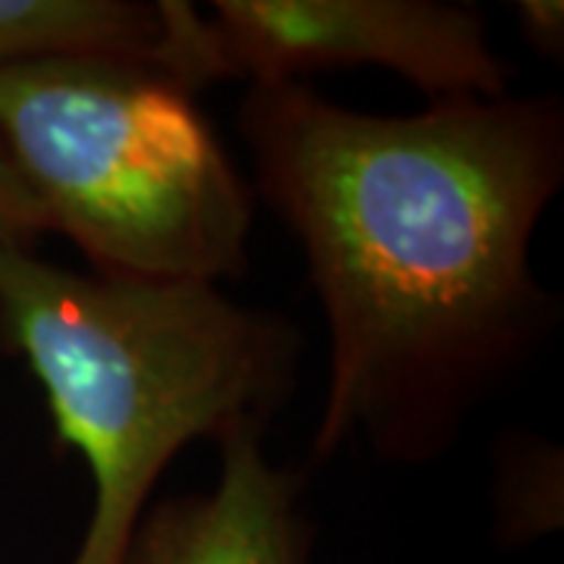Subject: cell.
Segmentation results:
<instances>
[{
  "label": "cell",
  "instance_id": "obj_9",
  "mask_svg": "<svg viewBox=\"0 0 564 564\" xmlns=\"http://www.w3.org/2000/svg\"><path fill=\"white\" fill-rule=\"evenodd\" d=\"M514 22L527 47L545 61L562 63L564 57V3L562 0H518Z\"/></svg>",
  "mask_w": 564,
  "mask_h": 564
},
{
  "label": "cell",
  "instance_id": "obj_3",
  "mask_svg": "<svg viewBox=\"0 0 564 564\" xmlns=\"http://www.w3.org/2000/svg\"><path fill=\"white\" fill-rule=\"evenodd\" d=\"M0 139L91 273L217 285L248 273L254 192L195 91L151 61L0 63Z\"/></svg>",
  "mask_w": 564,
  "mask_h": 564
},
{
  "label": "cell",
  "instance_id": "obj_5",
  "mask_svg": "<svg viewBox=\"0 0 564 564\" xmlns=\"http://www.w3.org/2000/svg\"><path fill=\"white\" fill-rule=\"evenodd\" d=\"M263 436L258 426L220 436L217 484L148 505L122 564H311L304 474L273 462Z\"/></svg>",
  "mask_w": 564,
  "mask_h": 564
},
{
  "label": "cell",
  "instance_id": "obj_4",
  "mask_svg": "<svg viewBox=\"0 0 564 564\" xmlns=\"http://www.w3.org/2000/svg\"><path fill=\"white\" fill-rule=\"evenodd\" d=\"M158 66L202 91L217 79L307 82L333 69H389L430 101L511 95V66L492 51L486 17L436 0H161Z\"/></svg>",
  "mask_w": 564,
  "mask_h": 564
},
{
  "label": "cell",
  "instance_id": "obj_7",
  "mask_svg": "<svg viewBox=\"0 0 564 564\" xmlns=\"http://www.w3.org/2000/svg\"><path fill=\"white\" fill-rule=\"evenodd\" d=\"M564 524V455L545 436H505L492 458V540L524 549Z\"/></svg>",
  "mask_w": 564,
  "mask_h": 564
},
{
  "label": "cell",
  "instance_id": "obj_6",
  "mask_svg": "<svg viewBox=\"0 0 564 564\" xmlns=\"http://www.w3.org/2000/svg\"><path fill=\"white\" fill-rule=\"evenodd\" d=\"M163 35L161 0H0V63L110 54L158 66Z\"/></svg>",
  "mask_w": 564,
  "mask_h": 564
},
{
  "label": "cell",
  "instance_id": "obj_1",
  "mask_svg": "<svg viewBox=\"0 0 564 564\" xmlns=\"http://www.w3.org/2000/svg\"><path fill=\"white\" fill-rule=\"evenodd\" d=\"M239 132L326 323L311 464L440 462L562 321L530 254L564 185L562 98L370 113L273 82L248 85Z\"/></svg>",
  "mask_w": 564,
  "mask_h": 564
},
{
  "label": "cell",
  "instance_id": "obj_2",
  "mask_svg": "<svg viewBox=\"0 0 564 564\" xmlns=\"http://www.w3.org/2000/svg\"><path fill=\"white\" fill-rule=\"evenodd\" d=\"M0 348L44 386L95 502L69 564H122L154 486L185 445L267 430L302 370L299 326L217 282L79 273L0 251Z\"/></svg>",
  "mask_w": 564,
  "mask_h": 564
},
{
  "label": "cell",
  "instance_id": "obj_8",
  "mask_svg": "<svg viewBox=\"0 0 564 564\" xmlns=\"http://www.w3.org/2000/svg\"><path fill=\"white\" fill-rule=\"evenodd\" d=\"M44 232H51L47 214L0 139V251H35Z\"/></svg>",
  "mask_w": 564,
  "mask_h": 564
}]
</instances>
